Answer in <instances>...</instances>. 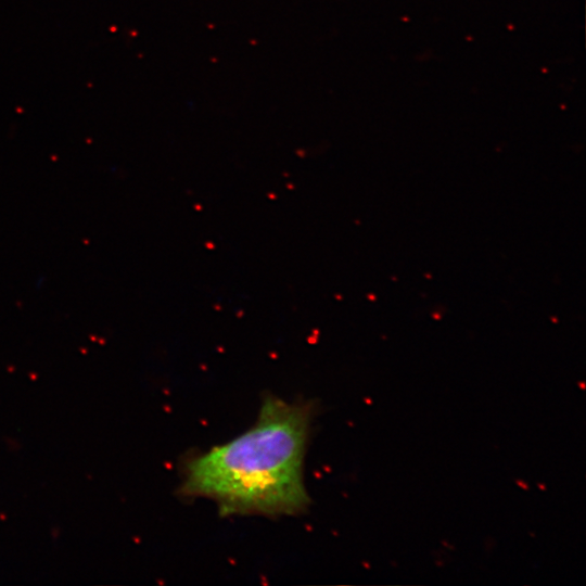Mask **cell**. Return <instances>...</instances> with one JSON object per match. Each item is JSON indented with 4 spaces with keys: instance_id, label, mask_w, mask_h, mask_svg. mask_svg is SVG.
<instances>
[{
    "instance_id": "6da1fadb",
    "label": "cell",
    "mask_w": 586,
    "mask_h": 586,
    "mask_svg": "<svg viewBox=\"0 0 586 586\" xmlns=\"http://www.w3.org/2000/svg\"><path fill=\"white\" fill-rule=\"evenodd\" d=\"M310 415L308 405L266 397L251 429L188 462L180 492L213 499L225 514L302 512Z\"/></svg>"
}]
</instances>
